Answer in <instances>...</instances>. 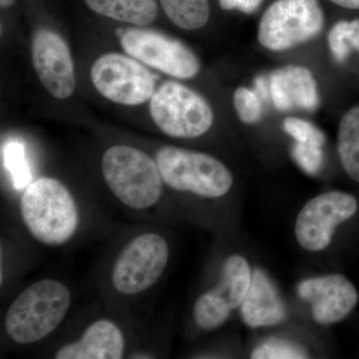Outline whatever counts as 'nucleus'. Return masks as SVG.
Segmentation results:
<instances>
[{"label": "nucleus", "instance_id": "20", "mask_svg": "<svg viewBox=\"0 0 359 359\" xmlns=\"http://www.w3.org/2000/svg\"><path fill=\"white\" fill-rule=\"evenodd\" d=\"M231 306L216 290L201 295L194 306L193 316L196 325L204 330H216L228 320Z\"/></svg>", "mask_w": 359, "mask_h": 359}, {"label": "nucleus", "instance_id": "16", "mask_svg": "<svg viewBox=\"0 0 359 359\" xmlns=\"http://www.w3.org/2000/svg\"><path fill=\"white\" fill-rule=\"evenodd\" d=\"M84 4L98 15L136 26L151 25L159 13L158 0H84Z\"/></svg>", "mask_w": 359, "mask_h": 359}, {"label": "nucleus", "instance_id": "12", "mask_svg": "<svg viewBox=\"0 0 359 359\" xmlns=\"http://www.w3.org/2000/svg\"><path fill=\"white\" fill-rule=\"evenodd\" d=\"M299 294L304 301L311 302L314 320L320 325H330L344 320L358 301L355 287L341 275L304 280L299 283Z\"/></svg>", "mask_w": 359, "mask_h": 359}, {"label": "nucleus", "instance_id": "3", "mask_svg": "<svg viewBox=\"0 0 359 359\" xmlns=\"http://www.w3.org/2000/svg\"><path fill=\"white\" fill-rule=\"evenodd\" d=\"M102 173L116 198L134 210H147L159 202L162 177L156 160L126 145L110 147L102 157Z\"/></svg>", "mask_w": 359, "mask_h": 359}, {"label": "nucleus", "instance_id": "22", "mask_svg": "<svg viewBox=\"0 0 359 359\" xmlns=\"http://www.w3.org/2000/svg\"><path fill=\"white\" fill-rule=\"evenodd\" d=\"M4 166L13 178L16 190L27 188L32 181V173L25 156V149L20 141L7 142L2 149Z\"/></svg>", "mask_w": 359, "mask_h": 359}, {"label": "nucleus", "instance_id": "10", "mask_svg": "<svg viewBox=\"0 0 359 359\" xmlns=\"http://www.w3.org/2000/svg\"><path fill=\"white\" fill-rule=\"evenodd\" d=\"M358 201L351 194L327 192L306 203L297 215L295 237L302 249L320 252L332 242L335 229L353 218Z\"/></svg>", "mask_w": 359, "mask_h": 359}, {"label": "nucleus", "instance_id": "27", "mask_svg": "<svg viewBox=\"0 0 359 359\" xmlns=\"http://www.w3.org/2000/svg\"><path fill=\"white\" fill-rule=\"evenodd\" d=\"M263 0H219V6L224 11H238L250 14L257 11Z\"/></svg>", "mask_w": 359, "mask_h": 359}, {"label": "nucleus", "instance_id": "19", "mask_svg": "<svg viewBox=\"0 0 359 359\" xmlns=\"http://www.w3.org/2000/svg\"><path fill=\"white\" fill-rule=\"evenodd\" d=\"M167 18L184 30L204 27L211 16L209 0H158Z\"/></svg>", "mask_w": 359, "mask_h": 359}, {"label": "nucleus", "instance_id": "8", "mask_svg": "<svg viewBox=\"0 0 359 359\" xmlns=\"http://www.w3.org/2000/svg\"><path fill=\"white\" fill-rule=\"evenodd\" d=\"M90 75L101 95L121 105L147 102L156 91L154 75L143 63L116 52L103 54L97 59Z\"/></svg>", "mask_w": 359, "mask_h": 359}, {"label": "nucleus", "instance_id": "23", "mask_svg": "<svg viewBox=\"0 0 359 359\" xmlns=\"http://www.w3.org/2000/svg\"><path fill=\"white\" fill-rule=\"evenodd\" d=\"M233 106L238 118L245 124H255L263 115L261 97L254 90L240 87L233 93Z\"/></svg>", "mask_w": 359, "mask_h": 359}, {"label": "nucleus", "instance_id": "5", "mask_svg": "<svg viewBox=\"0 0 359 359\" xmlns=\"http://www.w3.org/2000/svg\"><path fill=\"white\" fill-rule=\"evenodd\" d=\"M149 110L156 126L174 138H197L207 133L214 123L209 103L178 82L167 81L156 89Z\"/></svg>", "mask_w": 359, "mask_h": 359}, {"label": "nucleus", "instance_id": "17", "mask_svg": "<svg viewBox=\"0 0 359 359\" xmlns=\"http://www.w3.org/2000/svg\"><path fill=\"white\" fill-rule=\"evenodd\" d=\"M252 278L249 264L244 257L231 256L224 263L221 285L215 290L228 302L231 309H237L249 292Z\"/></svg>", "mask_w": 359, "mask_h": 359}, {"label": "nucleus", "instance_id": "15", "mask_svg": "<svg viewBox=\"0 0 359 359\" xmlns=\"http://www.w3.org/2000/svg\"><path fill=\"white\" fill-rule=\"evenodd\" d=\"M241 313L250 327H271L282 323L285 309L275 285L264 271L256 269L249 292L241 304Z\"/></svg>", "mask_w": 359, "mask_h": 359}, {"label": "nucleus", "instance_id": "4", "mask_svg": "<svg viewBox=\"0 0 359 359\" xmlns=\"http://www.w3.org/2000/svg\"><path fill=\"white\" fill-rule=\"evenodd\" d=\"M156 163L163 182L180 192L217 199L230 192L233 186L230 170L205 153L166 146L158 151Z\"/></svg>", "mask_w": 359, "mask_h": 359}, {"label": "nucleus", "instance_id": "26", "mask_svg": "<svg viewBox=\"0 0 359 359\" xmlns=\"http://www.w3.org/2000/svg\"><path fill=\"white\" fill-rule=\"evenodd\" d=\"M292 157L306 173L314 175L323 165V152L320 146L297 143L292 148Z\"/></svg>", "mask_w": 359, "mask_h": 359}, {"label": "nucleus", "instance_id": "21", "mask_svg": "<svg viewBox=\"0 0 359 359\" xmlns=\"http://www.w3.org/2000/svg\"><path fill=\"white\" fill-rule=\"evenodd\" d=\"M328 46L339 65L346 62L351 49L359 52V20L335 23L328 33Z\"/></svg>", "mask_w": 359, "mask_h": 359}, {"label": "nucleus", "instance_id": "18", "mask_svg": "<svg viewBox=\"0 0 359 359\" xmlns=\"http://www.w3.org/2000/svg\"><path fill=\"white\" fill-rule=\"evenodd\" d=\"M337 150L346 174L359 183V107L342 117L337 134Z\"/></svg>", "mask_w": 359, "mask_h": 359}, {"label": "nucleus", "instance_id": "25", "mask_svg": "<svg viewBox=\"0 0 359 359\" xmlns=\"http://www.w3.org/2000/svg\"><path fill=\"white\" fill-rule=\"evenodd\" d=\"M306 351L301 347L283 341L271 339L257 347L252 353L254 359H299L306 358Z\"/></svg>", "mask_w": 359, "mask_h": 359}, {"label": "nucleus", "instance_id": "29", "mask_svg": "<svg viewBox=\"0 0 359 359\" xmlns=\"http://www.w3.org/2000/svg\"><path fill=\"white\" fill-rule=\"evenodd\" d=\"M332 4L348 9H359V0H330Z\"/></svg>", "mask_w": 359, "mask_h": 359}, {"label": "nucleus", "instance_id": "2", "mask_svg": "<svg viewBox=\"0 0 359 359\" xmlns=\"http://www.w3.org/2000/svg\"><path fill=\"white\" fill-rule=\"evenodd\" d=\"M20 211L26 228L41 244L61 245L76 233V203L58 180L44 177L29 184L21 197Z\"/></svg>", "mask_w": 359, "mask_h": 359}, {"label": "nucleus", "instance_id": "6", "mask_svg": "<svg viewBox=\"0 0 359 359\" xmlns=\"http://www.w3.org/2000/svg\"><path fill=\"white\" fill-rule=\"evenodd\" d=\"M325 15L318 0H276L264 11L257 39L268 50H287L320 34Z\"/></svg>", "mask_w": 359, "mask_h": 359}, {"label": "nucleus", "instance_id": "30", "mask_svg": "<svg viewBox=\"0 0 359 359\" xmlns=\"http://www.w3.org/2000/svg\"><path fill=\"white\" fill-rule=\"evenodd\" d=\"M14 4V0H1V6L2 7H9L13 6Z\"/></svg>", "mask_w": 359, "mask_h": 359}, {"label": "nucleus", "instance_id": "24", "mask_svg": "<svg viewBox=\"0 0 359 359\" xmlns=\"http://www.w3.org/2000/svg\"><path fill=\"white\" fill-rule=\"evenodd\" d=\"M283 129L292 136L297 143L323 147L325 143V136L320 129L311 122L297 117H287L283 120Z\"/></svg>", "mask_w": 359, "mask_h": 359}, {"label": "nucleus", "instance_id": "14", "mask_svg": "<svg viewBox=\"0 0 359 359\" xmlns=\"http://www.w3.org/2000/svg\"><path fill=\"white\" fill-rule=\"evenodd\" d=\"M125 351L121 330L109 320L94 321L76 341L58 349L56 359H119Z\"/></svg>", "mask_w": 359, "mask_h": 359}, {"label": "nucleus", "instance_id": "28", "mask_svg": "<svg viewBox=\"0 0 359 359\" xmlns=\"http://www.w3.org/2000/svg\"><path fill=\"white\" fill-rule=\"evenodd\" d=\"M266 80L264 77H257L256 79V92L262 99L266 100L269 94V90H266Z\"/></svg>", "mask_w": 359, "mask_h": 359}, {"label": "nucleus", "instance_id": "13", "mask_svg": "<svg viewBox=\"0 0 359 359\" xmlns=\"http://www.w3.org/2000/svg\"><path fill=\"white\" fill-rule=\"evenodd\" d=\"M269 95L278 111H313L318 106V90L313 73L302 66H287L269 76Z\"/></svg>", "mask_w": 359, "mask_h": 359}, {"label": "nucleus", "instance_id": "9", "mask_svg": "<svg viewBox=\"0 0 359 359\" xmlns=\"http://www.w3.org/2000/svg\"><path fill=\"white\" fill-rule=\"evenodd\" d=\"M121 45L131 57L170 76L191 79L199 73V59L189 47L154 30L130 28Z\"/></svg>", "mask_w": 359, "mask_h": 359}, {"label": "nucleus", "instance_id": "7", "mask_svg": "<svg viewBox=\"0 0 359 359\" xmlns=\"http://www.w3.org/2000/svg\"><path fill=\"white\" fill-rule=\"evenodd\" d=\"M169 245L162 236L146 233L125 245L116 259L112 283L119 294H141L159 280L169 261Z\"/></svg>", "mask_w": 359, "mask_h": 359}, {"label": "nucleus", "instance_id": "1", "mask_svg": "<svg viewBox=\"0 0 359 359\" xmlns=\"http://www.w3.org/2000/svg\"><path fill=\"white\" fill-rule=\"evenodd\" d=\"M71 294L65 283L45 278L32 283L7 311L6 334L18 344H32L48 337L69 311Z\"/></svg>", "mask_w": 359, "mask_h": 359}, {"label": "nucleus", "instance_id": "11", "mask_svg": "<svg viewBox=\"0 0 359 359\" xmlns=\"http://www.w3.org/2000/svg\"><path fill=\"white\" fill-rule=\"evenodd\" d=\"M32 61L40 82L54 98L65 100L76 85L74 63L62 37L48 29H39L33 37Z\"/></svg>", "mask_w": 359, "mask_h": 359}]
</instances>
